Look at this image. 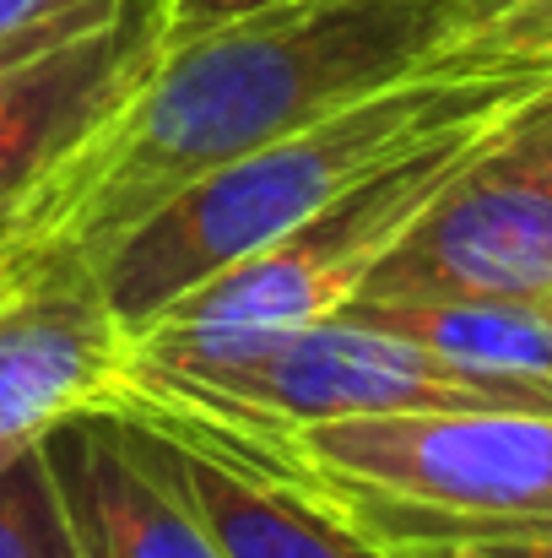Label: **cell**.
Here are the masks:
<instances>
[{
	"label": "cell",
	"instance_id": "obj_10",
	"mask_svg": "<svg viewBox=\"0 0 552 558\" xmlns=\"http://www.w3.org/2000/svg\"><path fill=\"white\" fill-rule=\"evenodd\" d=\"M336 315L412 337L477 369L552 385V293H537V299H353Z\"/></svg>",
	"mask_w": 552,
	"mask_h": 558
},
{
	"label": "cell",
	"instance_id": "obj_2",
	"mask_svg": "<svg viewBox=\"0 0 552 558\" xmlns=\"http://www.w3.org/2000/svg\"><path fill=\"white\" fill-rule=\"evenodd\" d=\"M552 82V65L520 60H439L412 71L347 109H331L200 180L174 190L152 217L120 233L87 271L120 320L136 337L158 310H169L195 282L238 266L244 255L277 244L336 195L358 190L395 158L417 153L422 142L504 120L531 104Z\"/></svg>",
	"mask_w": 552,
	"mask_h": 558
},
{
	"label": "cell",
	"instance_id": "obj_7",
	"mask_svg": "<svg viewBox=\"0 0 552 558\" xmlns=\"http://www.w3.org/2000/svg\"><path fill=\"white\" fill-rule=\"evenodd\" d=\"M163 44V0H120L98 27L0 65V239L54 163L142 87Z\"/></svg>",
	"mask_w": 552,
	"mask_h": 558
},
{
	"label": "cell",
	"instance_id": "obj_4",
	"mask_svg": "<svg viewBox=\"0 0 552 558\" xmlns=\"http://www.w3.org/2000/svg\"><path fill=\"white\" fill-rule=\"evenodd\" d=\"M515 114L477 120V125H461V131L422 142L417 153L395 158L390 169H379L358 190L336 195L326 211H315L309 222H298L277 244H266V250L244 255L238 266L195 282L169 310H158L136 337H158V342H266V337H287V331H304V326L336 315L364 288V277L379 266V255L412 228V217Z\"/></svg>",
	"mask_w": 552,
	"mask_h": 558
},
{
	"label": "cell",
	"instance_id": "obj_5",
	"mask_svg": "<svg viewBox=\"0 0 552 558\" xmlns=\"http://www.w3.org/2000/svg\"><path fill=\"white\" fill-rule=\"evenodd\" d=\"M537 98L455 169L353 299L552 293V142L537 120Z\"/></svg>",
	"mask_w": 552,
	"mask_h": 558
},
{
	"label": "cell",
	"instance_id": "obj_3",
	"mask_svg": "<svg viewBox=\"0 0 552 558\" xmlns=\"http://www.w3.org/2000/svg\"><path fill=\"white\" fill-rule=\"evenodd\" d=\"M287 461L342 515L455 526L552 521V412L331 417L293 428Z\"/></svg>",
	"mask_w": 552,
	"mask_h": 558
},
{
	"label": "cell",
	"instance_id": "obj_12",
	"mask_svg": "<svg viewBox=\"0 0 552 558\" xmlns=\"http://www.w3.org/2000/svg\"><path fill=\"white\" fill-rule=\"evenodd\" d=\"M0 558H76L60 488L38 445L0 466Z\"/></svg>",
	"mask_w": 552,
	"mask_h": 558
},
{
	"label": "cell",
	"instance_id": "obj_11",
	"mask_svg": "<svg viewBox=\"0 0 552 558\" xmlns=\"http://www.w3.org/2000/svg\"><path fill=\"white\" fill-rule=\"evenodd\" d=\"M379 537L395 558H552V521L520 526H455V521H412V515H347Z\"/></svg>",
	"mask_w": 552,
	"mask_h": 558
},
{
	"label": "cell",
	"instance_id": "obj_8",
	"mask_svg": "<svg viewBox=\"0 0 552 558\" xmlns=\"http://www.w3.org/2000/svg\"><path fill=\"white\" fill-rule=\"evenodd\" d=\"M131 359L98 282L76 260L0 271V466L38 434L98 401Z\"/></svg>",
	"mask_w": 552,
	"mask_h": 558
},
{
	"label": "cell",
	"instance_id": "obj_6",
	"mask_svg": "<svg viewBox=\"0 0 552 558\" xmlns=\"http://www.w3.org/2000/svg\"><path fill=\"white\" fill-rule=\"evenodd\" d=\"M76 558H228L180 483L158 428L114 401H87L38 434Z\"/></svg>",
	"mask_w": 552,
	"mask_h": 558
},
{
	"label": "cell",
	"instance_id": "obj_1",
	"mask_svg": "<svg viewBox=\"0 0 552 558\" xmlns=\"http://www.w3.org/2000/svg\"><path fill=\"white\" fill-rule=\"evenodd\" d=\"M504 0H277L169 33L142 87L82 136L11 233L0 271L93 266L189 180L428 71Z\"/></svg>",
	"mask_w": 552,
	"mask_h": 558
},
{
	"label": "cell",
	"instance_id": "obj_13",
	"mask_svg": "<svg viewBox=\"0 0 552 558\" xmlns=\"http://www.w3.org/2000/svg\"><path fill=\"white\" fill-rule=\"evenodd\" d=\"M120 0H0V65L114 16Z\"/></svg>",
	"mask_w": 552,
	"mask_h": 558
},
{
	"label": "cell",
	"instance_id": "obj_15",
	"mask_svg": "<svg viewBox=\"0 0 552 558\" xmlns=\"http://www.w3.org/2000/svg\"><path fill=\"white\" fill-rule=\"evenodd\" d=\"M260 5H277V0H163L169 33L211 27V22H222V16H244V11H260Z\"/></svg>",
	"mask_w": 552,
	"mask_h": 558
},
{
	"label": "cell",
	"instance_id": "obj_14",
	"mask_svg": "<svg viewBox=\"0 0 552 558\" xmlns=\"http://www.w3.org/2000/svg\"><path fill=\"white\" fill-rule=\"evenodd\" d=\"M455 60L552 65V0H504L482 27H471L455 44Z\"/></svg>",
	"mask_w": 552,
	"mask_h": 558
},
{
	"label": "cell",
	"instance_id": "obj_16",
	"mask_svg": "<svg viewBox=\"0 0 552 558\" xmlns=\"http://www.w3.org/2000/svg\"><path fill=\"white\" fill-rule=\"evenodd\" d=\"M537 120H542V131H548V142H552V87L537 98Z\"/></svg>",
	"mask_w": 552,
	"mask_h": 558
},
{
	"label": "cell",
	"instance_id": "obj_9",
	"mask_svg": "<svg viewBox=\"0 0 552 558\" xmlns=\"http://www.w3.org/2000/svg\"><path fill=\"white\" fill-rule=\"evenodd\" d=\"M158 439L228 558H395L379 537L353 526L315 483L233 461L174 428H158Z\"/></svg>",
	"mask_w": 552,
	"mask_h": 558
}]
</instances>
